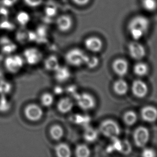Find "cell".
<instances>
[{
    "label": "cell",
    "mask_w": 157,
    "mask_h": 157,
    "mask_svg": "<svg viewBox=\"0 0 157 157\" xmlns=\"http://www.w3.org/2000/svg\"><path fill=\"white\" fill-rule=\"evenodd\" d=\"M150 25L149 19L143 15L132 17L127 24V30L135 40L142 38L149 30Z\"/></svg>",
    "instance_id": "1"
},
{
    "label": "cell",
    "mask_w": 157,
    "mask_h": 157,
    "mask_svg": "<svg viewBox=\"0 0 157 157\" xmlns=\"http://www.w3.org/2000/svg\"><path fill=\"white\" fill-rule=\"evenodd\" d=\"M100 131L103 136L111 139L117 137L121 133L119 124L111 119L102 121L100 124Z\"/></svg>",
    "instance_id": "2"
},
{
    "label": "cell",
    "mask_w": 157,
    "mask_h": 157,
    "mask_svg": "<svg viewBox=\"0 0 157 157\" xmlns=\"http://www.w3.org/2000/svg\"><path fill=\"white\" fill-rule=\"evenodd\" d=\"M88 55L79 48H73L66 53V61L71 66L80 67L85 64Z\"/></svg>",
    "instance_id": "3"
},
{
    "label": "cell",
    "mask_w": 157,
    "mask_h": 157,
    "mask_svg": "<svg viewBox=\"0 0 157 157\" xmlns=\"http://www.w3.org/2000/svg\"><path fill=\"white\" fill-rule=\"evenodd\" d=\"M150 138V132L145 127L139 126L137 128L134 132V142L138 147H144L149 142Z\"/></svg>",
    "instance_id": "4"
},
{
    "label": "cell",
    "mask_w": 157,
    "mask_h": 157,
    "mask_svg": "<svg viewBox=\"0 0 157 157\" xmlns=\"http://www.w3.org/2000/svg\"><path fill=\"white\" fill-rule=\"evenodd\" d=\"M77 104L83 110H89L95 106V100L91 94L88 93L78 94L75 97Z\"/></svg>",
    "instance_id": "5"
},
{
    "label": "cell",
    "mask_w": 157,
    "mask_h": 157,
    "mask_svg": "<svg viewBox=\"0 0 157 157\" xmlns=\"http://www.w3.org/2000/svg\"><path fill=\"white\" fill-rule=\"evenodd\" d=\"M24 59L18 55H11L5 60V67L11 73H16L21 69L24 65Z\"/></svg>",
    "instance_id": "6"
},
{
    "label": "cell",
    "mask_w": 157,
    "mask_h": 157,
    "mask_svg": "<svg viewBox=\"0 0 157 157\" xmlns=\"http://www.w3.org/2000/svg\"><path fill=\"white\" fill-rule=\"evenodd\" d=\"M128 50L130 56L136 60L142 59L146 55V50L144 46L136 40L130 43Z\"/></svg>",
    "instance_id": "7"
},
{
    "label": "cell",
    "mask_w": 157,
    "mask_h": 157,
    "mask_svg": "<svg viewBox=\"0 0 157 157\" xmlns=\"http://www.w3.org/2000/svg\"><path fill=\"white\" fill-rule=\"evenodd\" d=\"M24 114L28 120L33 122L38 121L43 115V111L38 105L31 104L26 107Z\"/></svg>",
    "instance_id": "8"
},
{
    "label": "cell",
    "mask_w": 157,
    "mask_h": 157,
    "mask_svg": "<svg viewBox=\"0 0 157 157\" xmlns=\"http://www.w3.org/2000/svg\"><path fill=\"white\" fill-rule=\"evenodd\" d=\"M148 86L144 82L136 79L132 82L131 91L134 96L137 98H144L148 92Z\"/></svg>",
    "instance_id": "9"
},
{
    "label": "cell",
    "mask_w": 157,
    "mask_h": 157,
    "mask_svg": "<svg viewBox=\"0 0 157 157\" xmlns=\"http://www.w3.org/2000/svg\"><path fill=\"white\" fill-rule=\"evenodd\" d=\"M24 56L25 61L31 65L38 63L42 58L41 52L35 48H30L26 49L24 53Z\"/></svg>",
    "instance_id": "10"
},
{
    "label": "cell",
    "mask_w": 157,
    "mask_h": 157,
    "mask_svg": "<svg viewBox=\"0 0 157 157\" xmlns=\"http://www.w3.org/2000/svg\"><path fill=\"white\" fill-rule=\"evenodd\" d=\"M86 48L89 51L98 53L101 51L103 43L101 39L97 36H90L87 38L84 42Z\"/></svg>",
    "instance_id": "11"
},
{
    "label": "cell",
    "mask_w": 157,
    "mask_h": 157,
    "mask_svg": "<svg viewBox=\"0 0 157 157\" xmlns=\"http://www.w3.org/2000/svg\"><path fill=\"white\" fill-rule=\"evenodd\" d=\"M113 69L119 76H124L127 74L129 70V64L125 59L119 58L113 63Z\"/></svg>",
    "instance_id": "12"
},
{
    "label": "cell",
    "mask_w": 157,
    "mask_h": 157,
    "mask_svg": "<svg viewBox=\"0 0 157 157\" xmlns=\"http://www.w3.org/2000/svg\"><path fill=\"white\" fill-rule=\"evenodd\" d=\"M140 114L143 120L149 123L157 121V109L153 106H145L140 111Z\"/></svg>",
    "instance_id": "13"
},
{
    "label": "cell",
    "mask_w": 157,
    "mask_h": 157,
    "mask_svg": "<svg viewBox=\"0 0 157 157\" xmlns=\"http://www.w3.org/2000/svg\"><path fill=\"white\" fill-rule=\"evenodd\" d=\"M72 20L70 16L62 15L56 21V25L58 29L61 32H67L72 26Z\"/></svg>",
    "instance_id": "14"
},
{
    "label": "cell",
    "mask_w": 157,
    "mask_h": 157,
    "mask_svg": "<svg viewBox=\"0 0 157 157\" xmlns=\"http://www.w3.org/2000/svg\"><path fill=\"white\" fill-rule=\"evenodd\" d=\"M74 106L72 99L70 97L62 98L57 104L58 111L62 114H66L70 112Z\"/></svg>",
    "instance_id": "15"
},
{
    "label": "cell",
    "mask_w": 157,
    "mask_h": 157,
    "mask_svg": "<svg viewBox=\"0 0 157 157\" xmlns=\"http://www.w3.org/2000/svg\"><path fill=\"white\" fill-rule=\"evenodd\" d=\"M113 90L116 94L119 96H124L129 90V85L126 81L120 79L115 81L113 84Z\"/></svg>",
    "instance_id": "16"
},
{
    "label": "cell",
    "mask_w": 157,
    "mask_h": 157,
    "mask_svg": "<svg viewBox=\"0 0 157 157\" xmlns=\"http://www.w3.org/2000/svg\"><path fill=\"white\" fill-rule=\"evenodd\" d=\"M55 78L59 82H65L70 78V72L68 68L64 66H60L55 71Z\"/></svg>",
    "instance_id": "17"
},
{
    "label": "cell",
    "mask_w": 157,
    "mask_h": 157,
    "mask_svg": "<svg viewBox=\"0 0 157 157\" xmlns=\"http://www.w3.org/2000/svg\"><path fill=\"white\" fill-rule=\"evenodd\" d=\"M55 152L59 157H70L72 155L70 147L64 143H60L55 147Z\"/></svg>",
    "instance_id": "18"
},
{
    "label": "cell",
    "mask_w": 157,
    "mask_h": 157,
    "mask_svg": "<svg viewBox=\"0 0 157 157\" xmlns=\"http://www.w3.org/2000/svg\"><path fill=\"white\" fill-rule=\"evenodd\" d=\"M44 66L47 70L50 71H55L60 66L59 59L54 55L50 56L45 60Z\"/></svg>",
    "instance_id": "19"
},
{
    "label": "cell",
    "mask_w": 157,
    "mask_h": 157,
    "mask_svg": "<svg viewBox=\"0 0 157 157\" xmlns=\"http://www.w3.org/2000/svg\"><path fill=\"white\" fill-rule=\"evenodd\" d=\"M50 134L51 138L55 140H59L64 136L63 128L59 125H54L50 128Z\"/></svg>",
    "instance_id": "20"
},
{
    "label": "cell",
    "mask_w": 157,
    "mask_h": 157,
    "mask_svg": "<svg viewBox=\"0 0 157 157\" xmlns=\"http://www.w3.org/2000/svg\"><path fill=\"white\" fill-rule=\"evenodd\" d=\"M123 119L124 122L128 126H132L137 122L138 117L137 115L135 112L132 110H129L124 113Z\"/></svg>",
    "instance_id": "21"
},
{
    "label": "cell",
    "mask_w": 157,
    "mask_h": 157,
    "mask_svg": "<svg viewBox=\"0 0 157 157\" xmlns=\"http://www.w3.org/2000/svg\"><path fill=\"white\" fill-rule=\"evenodd\" d=\"M98 137V131L93 128H86L83 132V138L88 142H94L96 140Z\"/></svg>",
    "instance_id": "22"
},
{
    "label": "cell",
    "mask_w": 157,
    "mask_h": 157,
    "mask_svg": "<svg viewBox=\"0 0 157 157\" xmlns=\"http://www.w3.org/2000/svg\"><path fill=\"white\" fill-rule=\"evenodd\" d=\"M134 71L138 76H144L149 72V67L144 62H138L134 66Z\"/></svg>",
    "instance_id": "23"
},
{
    "label": "cell",
    "mask_w": 157,
    "mask_h": 157,
    "mask_svg": "<svg viewBox=\"0 0 157 157\" xmlns=\"http://www.w3.org/2000/svg\"><path fill=\"white\" fill-rule=\"evenodd\" d=\"M75 154L78 157H88L91 155V151L86 145L79 144L75 148Z\"/></svg>",
    "instance_id": "24"
},
{
    "label": "cell",
    "mask_w": 157,
    "mask_h": 157,
    "mask_svg": "<svg viewBox=\"0 0 157 157\" xmlns=\"http://www.w3.org/2000/svg\"><path fill=\"white\" fill-rule=\"evenodd\" d=\"M142 4L143 8L149 12H153L157 9V0H142Z\"/></svg>",
    "instance_id": "25"
},
{
    "label": "cell",
    "mask_w": 157,
    "mask_h": 157,
    "mask_svg": "<svg viewBox=\"0 0 157 157\" xmlns=\"http://www.w3.org/2000/svg\"><path fill=\"white\" fill-rule=\"evenodd\" d=\"M16 20L20 25H26L30 21V16L26 12L20 11L16 16Z\"/></svg>",
    "instance_id": "26"
},
{
    "label": "cell",
    "mask_w": 157,
    "mask_h": 157,
    "mask_svg": "<svg viewBox=\"0 0 157 157\" xmlns=\"http://www.w3.org/2000/svg\"><path fill=\"white\" fill-rule=\"evenodd\" d=\"M54 97L53 95L49 93L43 94L40 98V102L44 107H50L53 104Z\"/></svg>",
    "instance_id": "27"
},
{
    "label": "cell",
    "mask_w": 157,
    "mask_h": 157,
    "mask_svg": "<svg viewBox=\"0 0 157 157\" xmlns=\"http://www.w3.org/2000/svg\"><path fill=\"white\" fill-rule=\"evenodd\" d=\"M11 104L6 95H1L0 97V112H6L10 108Z\"/></svg>",
    "instance_id": "28"
},
{
    "label": "cell",
    "mask_w": 157,
    "mask_h": 157,
    "mask_svg": "<svg viewBox=\"0 0 157 157\" xmlns=\"http://www.w3.org/2000/svg\"><path fill=\"white\" fill-rule=\"evenodd\" d=\"M131 151L132 146L129 142L127 140L122 141L121 149L119 152L124 155H129L131 152Z\"/></svg>",
    "instance_id": "29"
},
{
    "label": "cell",
    "mask_w": 157,
    "mask_h": 157,
    "mask_svg": "<svg viewBox=\"0 0 157 157\" xmlns=\"http://www.w3.org/2000/svg\"><path fill=\"white\" fill-rule=\"evenodd\" d=\"M99 63V60L98 59V57L94 56L88 55L85 64L87 66L88 68L93 69L96 68L98 66Z\"/></svg>",
    "instance_id": "30"
},
{
    "label": "cell",
    "mask_w": 157,
    "mask_h": 157,
    "mask_svg": "<svg viewBox=\"0 0 157 157\" xmlns=\"http://www.w3.org/2000/svg\"><path fill=\"white\" fill-rule=\"evenodd\" d=\"M11 90L10 83L6 81H0V94L1 95H6Z\"/></svg>",
    "instance_id": "31"
},
{
    "label": "cell",
    "mask_w": 157,
    "mask_h": 157,
    "mask_svg": "<svg viewBox=\"0 0 157 157\" xmlns=\"http://www.w3.org/2000/svg\"><path fill=\"white\" fill-rule=\"evenodd\" d=\"M57 11V8L53 4H49L45 8V13L48 17H53L56 15Z\"/></svg>",
    "instance_id": "32"
},
{
    "label": "cell",
    "mask_w": 157,
    "mask_h": 157,
    "mask_svg": "<svg viewBox=\"0 0 157 157\" xmlns=\"http://www.w3.org/2000/svg\"><path fill=\"white\" fill-rule=\"evenodd\" d=\"M142 155L144 157H155L156 156V152L152 148L146 147L143 149Z\"/></svg>",
    "instance_id": "33"
},
{
    "label": "cell",
    "mask_w": 157,
    "mask_h": 157,
    "mask_svg": "<svg viewBox=\"0 0 157 157\" xmlns=\"http://www.w3.org/2000/svg\"><path fill=\"white\" fill-rule=\"evenodd\" d=\"M28 6L31 7H37L42 3V0H24Z\"/></svg>",
    "instance_id": "34"
},
{
    "label": "cell",
    "mask_w": 157,
    "mask_h": 157,
    "mask_svg": "<svg viewBox=\"0 0 157 157\" xmlns=\"http://www.w3.org/2000/svg\"><path fill=\"white\" fill-rule=\"evenodd\" d=\"M74 3L79 6H84L89 3L90 0H72Z\"/></svg>",
    "instance_id": "35"
},
{
    "label": "cell",
    "mask_w": 157,
    "mask_h": 157,
    "mask_svg": "<svg viewBox=\"0 0 157 157\" xmlns=\"http://www.w3.org/2000/svg\"><path fill=\"white\" fill-rule=\"evenodd\" d=\"M16 2H17V0H2L3 4L6 6H13Z\"/></svg>",
    "instance_id": "36"
}]
</instances>
